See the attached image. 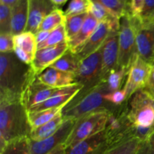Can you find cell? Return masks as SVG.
<instances>
[{
    "label": "cell",
    "instance_id": "ee69618b",
    "mask_svg": "<svg viewBox=\"0 0 154 154\" xmlns=\"http://www.w3.org/2000/svg\"><path fill=\"white\" fill-rule=\"evenodd\" d=\"M19 1L20 0H0V3L11 8Z\"/></svg>",
    "mask_w": 154,
    "mask_h": 154
},
{
    "label": "cell",
    "instance_id": "7402d4cb",
    "mask_svg": "<svg viewBox=\"0 0 154 154\" xmlns=\"http://www.w3.org/2000/svg\"><path fill=\"white\" fill-rule=\"evenodd\" d=\"M99 23V21L91 14L88 13L81 30L73 38L67 41L69 49L74 53L78 51L93 34L96 29L97 28Z\"/></svg>",
    "mask_w": 154,
    "mask_h": 154
},
{
    "label": "cell",
    "instance_id": "52a82bcc",
    "mask_svg": "<svg viewBox=\"0 0 154 154\" xmlns=\"http://www.w3.org/2000/svg\"><path fill=\"white\" fill-rule=\"evenodd\" d=\"M108 114L107 111H100L87 114L77 120L70 135L65 143V147H72L105 131Z\"/></svg>",
    "mask_w": 154,
    "mask_h": 154
},
{
    "label": "cell",
    "instance_id": "277c9868",
    "mask_svg": "<svg viewBox=\"0 0 154 154\" xmlns=\"http://www.w3.org/2000/svg\"><path fill=\"white\" fill-rule=\"evenodd\" d=\"M75 75L76 83L82 85L83 88L71 102L80 99L102 82V48L81 60Z\"/></svg>",
    "mask_w": 154,
    "mask_h": 154
},
{
    "label": "cell",
    "instance_id": "3957f363",
    "mask_svg": "<svg viewBox=\"0 0 154 154\" xmlns=\"http://www.w3.org/2000/svg\"><path fill=\"white\" fill-rule=\"evenodd\" d=\"M109 92L106 83L102 82L80 99L69 102L63 110V118L77 120L93 113L114 111L119 106L112 105L105 99V94Z\"/></svg>",
    "mask_w": 154,
    "mask_h": 154
},
{
    "label": "cell",
    "instance_id": "5b68a950",
    "mask_svg": "<svg viewBox=\"0 0 154 154\" xmlns=\"http://www.w3.org/2000/svg\"><path fill=\"white\" fill-rule=\"evenodd\" d=\"M136 17L130 12L120 19L119 29V60L120 68L129 69L138 54L136 46Z\"/></svg>",
    "mask_w": 154,
    "mask_h": 154
},
{
    "label": "cell",
    "instance_id": "603a6c76",
    "mask_svg": "<svg viewBox=\"0 0 154 154\" xmlns=\"http://www.w3.org/2000/svg\"><path fill=\"white\" fill-rule=\"evenodd\" d=\"M63 112V111H62ZM60 112L57 114L53 120L48 122L42 126L32 129L29 134L30 140L35 141H39L51 136L62 126L65 120L63 117V113Z\"/></svg>",
    "mask_w": 154,
    "mask_h": 154
},
{
    "label": "cell",
    "instance_id": "7dc6e473",
    "mask_svg": "<svg viewBox=\"0 0 154 154\" xmlns=\"http://www.w3.org/2000/svg\"><path fill=\"white\" fill-rule=\"evenodd\" d=\"M153 107H154V101H153Z\"/></svg>",
    "mask_w": 154,
    "mask_h": 154
},
{
    "label": "cell",
    "instance_id": "ac0fdd59",
    "mask_svg": "<svg viewBox=\"0 0 154 154\" xmlns=\"http://www.w3.org/2000/svg\"><path fill=\"white\" fill-rule=\"evenodd\" d=\"M111 147L107 143L105 132L103 131L75 145L66 147V154H105Z\"/></svg>",
    "mask_w": 154,
    "mask_h": 154
},
{
    "label": "cell",
    "instance_id": "4316f807",
    "mask_svg": "<svg viewBox=\"0 0 154 154\" xmlns=\"http://www.w3.org/2000/svg\"><path fill=\"white\" fill-rule=\"evenodd\" d=\"M0 154H30L29 138L23 137L9 141L0 150Z\"/></svg>",
    "mask_w": 154,
    "mask_h": 154
},
{
    "label": "cell",
    "instance_id": "7a4b0ae2",
    "mask_svg": "<svg viewBox=\"0 0 154 154\" xmlns=\"http://www.w3.org/2000/svg\"><path fill=\"white\" fill-rule=\"evenodd\" d=\"M29 112L20 100H0V150L9 141L29 137Z\"/></svg>",
    "mask_w": 154,
    "mask_h": 154
},
{
    "label": "cell",
    "instance_id": "8992f818",
    "mask_svg": "<svg viewBox=\"0 0 154 154\" xmlns=\"http://www.w3.org/2000/svg\"><path fill=\"white\" fill-rule=\"evenodd\" d=\"M105 132L107 143L111 147L135 138L134 126L127 116V102L108 112Z\"/></svg>",
    "mask_w": 154,
    "mask_h": 154
},
{
    "label": "cell",
    "instance_id": "7bdbcfd3",
    "mask_svg": "<svg viewBox=\"0 0 154 154\" xmlns=\"http://www.w3.org/2000/svg\"><path fill=\"white\" fill-rule=\"evenodd\" d=\"M48 154H66V147H65V145L64 144L60 145Z\"/></svg>",
    "mask_w": 154,
    "mask_h": 154
},
{
    "label": "cell",
    "instance_id": "30bf717a",
    "mask_svg": "<svg viewBox=\"0 0 154 154\" xmlns=\"http://www.w3.org/2000/svg\"><path fill=\"white\" fill-rule=\"evenodd\" d=\"M151 66L152 65L143 60L137 54L129 68L126 81L123 87L127 95L128 100L134 93L142 90L146 85Z\"/></svg>",
    "mask_w": 154,
    "mask_h": 154
},
{
    "label": "cell",
    "instance_id": "484cf974",
    "mask_svg": "<svg viewBox=\"0 0 154 154\" xmlns=\"http://www.w3.org/2000/svg\"><path fill=\"white\" fill-rule=\"evenodd\" d=\"M129 69L126 68H120L111 72L106 78L104 82L106 83L110 92L117 91L121 90L124 87L126 81L127 72Z\"/></svg>",
    "mask_w": 154,
    "mask_h": 154
},
{
    "label": "cell",
    "instance_id": "83f0119b",
    "mask_svg": "<svg viewBox=\"0 0 154 154\" xmlns=\"http://www.w3.org/2000/svg\"><path fill=\"white\" fill-rule=\"evenodd\" d=\"M97 2L108 9L115 17L120 19L126 14L130 12V5L124 0H91Z\"/></svg>",
    "mask_w": 154,
    "mask_h": 154
},
{
    "label": "cell",
    "instance_id": "6da1fadb",
    "mask_svg": "<svg viewBox=\"0 0 154 154\" xmlns=\"http://www.w3.org/2000/svg\"><path fill=\"white\" fill-rule=\"evenodd\" d=\"M37 76L30 65L14 51L0 54V100H20L31 80Z\"/></svg>",
    "mask_w": 154,
    "mask_h": 154
},
{
    "label": "cell",
    "instance_id": "cb8c5ba5",
    "mask_svg": "<svg viewBox=\"0 0 154 154\" xmlns=\"http://www.w3.org/2000/svg\"><path fill=\"white\" fill-rule=\"evenodd\" d=\"M81 61L78 55L69 49L51 67L62 72L75 74L78 71Z\"/></svg>",
    "mask_w": 154,
    "mask_h": 154
},
{
    "label": "cell",
    "instance_id": "e0dca14e",
    "mask_svg": "<svg viewBox=\"0 0 154 154\" xmlns=\"http://www.w3.org/2000/svg\"><path fill=\"white\" fill-rule=\"evenodd\" d=\"M14 52L20 61L27 65L32 63L38 50L35 35L30 32H23L14 35Z\"/></svg>",
    "mask_w": 154,
    "mask_h": 154
},
{
    "label": "cell",
    "instance_id": "d590c367",
    "mask_svg": "<svg viewBox=\"0 0 154 154\" xmlns=\"http://www.w3.org/2000/svg\"><path fill=\"white\" fill-rule=\"evenodd\" d=\"M105 99L108 102H110L112 105H116V106L122 105L128 101L127 95H126V93L123 87L121 90L108 93L107 94H105Z\"/></svg>",
    "mask_w": 154,
    "mask_h": 154
},
{
    "label": "cell",
    "instance_id": "1f68e13d",
    "mask_svg": "<svg viewBox=\"0 0 154 154\" xmlns=\"http://www.w3.org/2000/svg\"><path fill=\"white\" fill-rule=\"evenodd\" d=\"M139 144L138 139L131 138L111 147L105 154H137Z\"/></svg>",
    "mask_w": 154,
    "mask_h": 154
},
{
    "label": "cell",
    "instance_id": "60d3db41",
    "mask_svg": "<svg viewBox=\"0 0 154 154\" xmlns=\"http://www.w3.org/2000/svg\"><path fill=\"white\" fill-rule=\"evenodd\" d=\"M145 0H131L130 13L132 16L140 17L144 9Z\"/></svg>",
    "mask_w": 154,
    "mask_h": 154
},
{
    "label": "cell",
    "instance_id": "ba28073f",
    "mask_svg": "<svg viewBox=\"0 0 154 154\" xmlns=\"http://www.w3.org/2000/svg\"><path fill=\"white\" fill-rule=\"evenodd\" d=\"M127 116L135 127L154 126L153 100L142 90H138L127 101Z\"/></svg>",
    "mask_w": 154,
    "mask_h": 154
},
{
    "label": "cell",
    "instance_id": "d6a6232c",
    "mask_svg": "<svg viewBox=\"0 0 154 154\" xmlns=\"http://www.w3.org/2000/svg\"><path fill=\"white\" fill-rule=\"evenodd\" d=\"M89 13L91 14L99 22L104 21H112L114 20H120L118 18L113 16L109 11L105 8L102 5L97 2L91 1Z\"/></svg>",
    "mask_w": 154,
    "mask_h": 154
},
{
    "label": "cell",
    "instance_id": "f1b7e54d",
    "mask_svg": "<svg viewBox=\"0 0 154 154\" xmlns=\"http://www.w3.org/2000/svg\"><path fill=\"white\" fill-rule=\"evenodd\" d=\"M65 21H66L65 13L60 8H57L44 19L39 27L38 31L51 32L59 26L64 23Z\"/></svg>",
    "mask_w": 154,
    "mask_h": 154
},
{
    "label": "cell",
    "instance_id": "5bb4252c",
    "mask_svg": "<svg viewBox=\"0 0 154 154\" xmlns=\"http://www.w3.org/2000/svg\"><path fill=\"white\" fill-rule=\"evenodd\" d=\"M69 49L67 41L54 46L37 50L34 60L31 64L33 72L37 76L51 67Z\"/></svg>",
    "mask_w": 154,
    "mask_h": 154
},
{
    "label": "cell",
    "instance_id": "e575fe53",
    "mask_svg": "<svg viewBox=\"0 0 154 154\" xmlns=\"http://www.w3.org/2000/svg\"><path fill=\"white\" fill-rule=\"evenodd\" d=\"M11 8L0 3V34H11Z\"/></svg>",
    "mask_w": 154,
    "mask_h": 154
},
{
    "label": "cell",
    "instance_id": "9a60e30c",
    "mask_svg": "<svg viewBox=\"0 0 154 154\" xmlns=\"http://www.w3.org/2000/svg\"><path fill=\"white\" fill-rule=\"evenodd\" d=\"M119 31L111 32L102 47V79L119 68Z\"/></svg>",
    "mask_w": 154,
    "mask_h": 154
},
{
    "label": "cell",
    "instance_id": "8d00e7d4",
    "mask_svg": "<svg viewBox=\"0 0 154 154\" xmlns=\"http://www.w3.org/2000/svg\"><path fill=\"white\" fill-rule=\"evenodd\" d=\"M139 20L143 25L154 22V0H145L144 9Z\"/></svg>",
    "mask_w": 154,
    "mask_h": 154
},
{
    "label": "cell",
    "instance_id": "f546056e",
    "mask_svg": "<svg viewBox=\"0 0 154 154\" xmlns=\"http://www.w3.org/2000/svg\"><path fill=\"white\" fill-rule=\"evenodd\" d=\"M87 15L88 13H84L81 14L66 17V21L64 24L67 41L78 34V32L81 30Z\"/></svg>",
    "mask_w": 154,
    "mask_h": 154
},
{
    "label": "cell",
    "instance_id": "9c48e42d",
    "mask_svg": "<svg viewBox=\"0 0 154 154\" xmlns=\"http://www.w3.org/2000/svg\"><path fill=\"white\" fill-rule=\"evenodd\" d=\"M120 20L99 22L97 28L90 38L79 48L75 54L81 60L97 51L102 47L111 32L119 31Z\"/></svg>",
    "mask_w": 154,
    "mask_h": 154
},
{
    "label": "cell",
    "instance_id": "8fae6325",
    "mask_svg": "<svg viewBox=\"0 0 154 154\" xmlns=\"http://www.w3.org/2000/svg\"><path fill=\"white\" fill-rule=\"evenodd\" d=\"M75 123V120H65L61 127L51 136L39 141L29 139L30 154H48L60 145L65 144Z\"/></svg>",
    "mask_w": 154,
    "mask_h": 154
},
{
    "label": "cell",
    "instance_id": "c3c4849f",
    "mask_svg": "<svg viewBox=\"0 0 154 154\" xmlns=\"http://www.w3.org/2000/svg\"></svg>",
    "mask_w": 154,
    "mask_h": 154
},
{
    "label": "cell",
    "instance_id": "bcb514c9",
    "mask_svg": "<svg viewBox=\"0 0 154 154\" xmlns=\"http://www.w3.org/2000/svg\"><path fill=\"white\" fill-rule=\"evenodd\" d=\"M125 2H127L128 4L129 5H130V2H131V0H124Z\"/></svg>",
    "mask_w": 154,
    "mask_h": 154
},
{
    "label": "cell",
    "instance_id": "7c38bea8",
    "mask_svg": "<svg viewBox=\"0 0 154 154\" xmlns=\"http://www.w3.org/2000/svg\"><path fill=\"white\" fill-rule=\"evenodd\" d=\"M136 46L138 54L150 65L154 63V22L143 25L136 17Z\"/></svg>",
    "mask_w": 154,
    "mask_h": 154
},
{
    "label": "cell",
    "instance_id": "ffe728a7",
    "mask_svg": "<svg viewBox=\"0 0 154 154\" xmlns=\"http://www.w3.org/2000/svg\"><path fill=\"white\" fill-rule=\"evenodd\" d=\"M38 78L43 84L57 89L64 88L77 84L75 74L62 72L52 67L47 69Z\"/></svg>",
    "mask_w": 154,
    "mask_h": 154
},
{
    "label": "cell",
    "instance_id": "f35d334b",
    "mask_svg": "<svg viewBox=\"0 0 154 154\" xmlns=\"http://www.w3.org/2000/svg\"><path fill=\"white\" fill-rule=\"evenodd\" d=\"M137 154H154V132L145 140L140 141Z\"/></svg>",
    "mask_w": 154,
    "mask_h": 154
},
{
    "label": "cell",
    "instance_id": "d4e9b609",
    "mask_svg": "<svg viewBox=\"0 0 154 154\" xmlns=\"http://www.w3.org/2000/svg\"><path fill=\"white\" fill-rule=\"evenodd\" d=\"M64 108L65 107H60V108H50V109L38 111H28L29 120L32 129L42 126L48 122L51 121L57 114L62 112Z\"/></svg>",
    "mask_w": 154,
    "mask_h": 154
},
{
    "label": "cell",
    "instance_id": "4fadbf2b",
    "mask_svg": "<svg viewBox=\"0 0 154 154\" xmlns=\"http://www.w3.org/2000/svg\"><path fill=\"white\" fill-rule=\"evenodd\" d=\"M59 89L53 88L39 81L38 76L34 77L26 90H24L20 101L27 111L48 100Z\"/></svg>",
    "mask_w": 154,
    "mask_h": 154
},
{
    "label": "cell",
    "instance_id": "f6af8a7d",
    "mask_svg": "<svg viewBox=\"0 0 154 154\" xmlns=\"http://www.w3.org/2000/svg\"><path fill=\"white\" fill-rule=\"evenodd\" d=\"M53 2L54 5L57 6V8L60 7V6H63V5L66 4L68 2V0H51Z\"/></svg>",
    "mask_w": 154,
    "mask_h": 154
},
{
    "label": "cell",
    "instance_id": "2e32d148",
    "mask_svg": "<svg viewBox=\"0 0 154 154\" xmlns=\"http://www.w3.org/2000/svg\"><path fill=\"white\" fill-rule=\"evenodd\" d=\"M57 8L51 0H29V19L26 32L35 34L42 21Z\"/></svg>",
    "mask_w": 154,
    "mask_h": 154
},
{
    "label": "cell",
    "instance_id": "4dcf8cb0",
    "mask_svg": "<svg viewBox=\"0 0 154 154\" xmlns=\"http://www.w3.org/2000/svg\"><path fill=\"white\" fill-rule=\"evenodd\" d=\"M64 23L61 24L58 27H57L55 29L51 31L50 32V35L48 37V38L45 42H42V43L38 45V50L54 46V45H57L58 44L67 41Z\"/></svg>",
    "mask_w": 154,
    "mask_h": 154
},
{
    "label": "cell",
    "instance_id": "44dd1931",
    "mask_svg": "<svg viewBox=\"0 0 154 154\" xmlns=\"http://www.w3.org/2000/svg\"><path fill=\"white\" fill-rule=\"evenodd\" d=\"M11 34H20L26 31L29 19V0H20L11 7Z\"/></svg>",
    "mask_w": 154,
    "mask_h": 154
},
{
    "label": "cell",
    "instance_id": "74e56055",
    "mask_svg": "<svg viewBox=\"0 0 154 154\" xmlns=\"http://www.w3.org/2000/svg\"><path fill=\"white\" fill-rule=\"evenodd\" d=\"M14 35L11 33L0 34V53H8L14 51Z\"/></svg>",
    "mask_w": 154,
    "mask_h": 154
},
{
    "label": "cell",
    "instance_id": "b9f144b4",
    "mask_svg": "<svg viewBox=\"0 0 154 154\" xmlns=\"http://www.w3.org/2000/svg\"><path fill=\"white\" fill-rule=\"evenodd\" d=\"M50 32H47V31H38L35 34L36 38V42H37L38 45L42 43L43 42H45L48 37L49 36Z\"/></svg>",
    "mask_w": 154,
    "mask_h": 154
},
{
    "label": "cell",
    "instance_id": "ab89813d",
    "mask_svg": "<svg viewBox=\"0 0 154 154\" xmlns=\"http://www.w3.org/2000/svg\"><path fill=\"white\" fill-rule=\"evenodd\" d=\"M142 90L145 92L154 101V63L151 66V69H150L147 84L142 89Z\"/></svg>",
    "mask_w": 154,
    "mask_h": 154
},
{
    "label": "cell",
    "instance_id": "d6986e66",
    "mask_svg": "<svg viewBox=\"0 0 154 154\" xmlns=\"http://www.w3.org/2000/svg\"><path fill=\"white\" fill-rule=\"evenodd\" d=\"M82 88V85L75 84L69 87L59 89L48 100L34 107L29 111H38L50 108L66 107L78 95Z\"/></svg>",
    "mask_w": 154,
    "mask_h": 154
},
{
    "label": "cell",
    "instance_id": "836d02e7",
    "mask_svg": "<svg viewBox=\"0 0 154 154\" xmlns=\"http://www.w3.org/2000/svg\"><path fill=\"white\" fill-rule=\"evenodd\" d=\"M91 0H71L67 9L64 11L66 17L89 13Z\"/></svg>",
    "mask_w": 154,
    "mask_h": 154
}]
</instances>
